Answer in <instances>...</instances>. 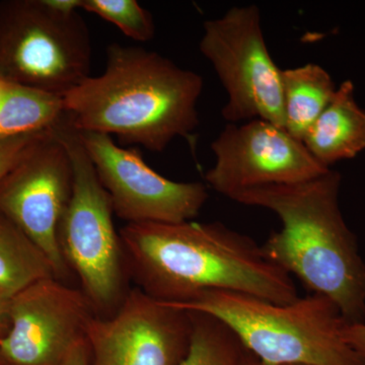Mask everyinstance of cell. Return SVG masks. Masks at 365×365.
<instances>
[{"instance_id": "obj_1", "label": "cell", "mask_w": 365, "mask_h": 365, "mask_svg": "<svg viewBox=\"0 0 365 365\" xmlns=\"http://www.w3.org/2000/svg\"><path fill=\"white\" fill-rule=\"evenodd\" d=\"M128 273L160 302L184 304L208 290L275 304L299 299L289 274L249 235L220 222L126 223L119 232Z\"/></svg>"}, {"instance_id": "obj_2", "label": "cell", "mask_w": 365, "mask_h": 365, "mask_svg": "<svg viewBox=\"0 0 365 365\" xmlns=\"http://www.w3.org/2000/svg\"><path fill=\"white\" fill-rule=\"evenodd\" d=\"M203 88L200 74L158 52L113 43L104 72L64 95V110L74 130L116 136L163 153L199 126Z\"/></svg>"}, {"instance_id": "obj_3", "label": "cell", "mask_w": 365, "mask_h": 365, "mask_svg": "<svg viewBox=\"0 0 365 365\" xmlns=\"http://www.w3.org/2000/svg\"><path fill=\"white\" fill-rule=\"evenodd\" d=\"M340 173L237 192L230 199L269 209L281 228L262 245L269 260L332 300L348 324L365 323V263L339 205Z\"/></svg>"}, {"instance_id": "obj_4", "label": "cell", "mask_w": 365, "mask_h": 365, "mask_svg": "<svg viewBox=\"0 0 365 365\" xmlns=\"http://www.w3.org/2000/svg\"><path fill=\"white\" fill-rule=\"evenodd\" d=\"M170 306L220 319L262 365H364L343 338L347 322L323 295L309 294L281 304L208 290Z\"/></svg>"}, {"instance_id": "obj_5", "label": "cell", "mask_w": 365, "mask_h": 365, "mask_svg": "<svg viewBox=\"0 0 365 365\" xmlns=\"http://www.w3.org/2000/svg\"><path fill=\"white\" fill-rule=\"evenodd\" d=\"M83 0L0 4V79L63 97L90 76V30Z\"/></svg>"}, {"instance_id": "obj_6", "label": "cell", "mask_w": 365, "mask_h": 365, "mask_svg": "<svg viewBox=\"0 0 365 365\" xmlns=\"http://www.w3.org/2000/svg\"><path fill=\"white\" fill-rule=\"evenodd\" d=\"M73 167V188L58 230L62 258L78 276L81 290L98 317L117 311L129 290L128 273L114 211L78 131L67 120L55 128Z\"/></svg>"}, {"instance_id": "obj_7", "label": "cell", "mask_w": 365, "mask_h": 365, "mask_svg": "<svg viewBox=\"0 0 365 365\" xmlns=\"http://www.w3.org/2000/svg\"><path fill=\"white\" fill-rule=\"evenodd\" d=\"M199 48L227 91L223 119H261L284 129L281 69L266 45L258 6L232 7L205 21Z\"/></svg>"}, {"instance_id": "obj_8", "label": "cell", "mask_w": 365, "mask_h": 365, "mask_svg": "<svg viewBox=\"0 0 365 365\" xmlns=\"http://www.w3.org/2000/svg\"><path fill=\"white\" fill-rule=\"evenodd\" d=\"M72 188L71 158L55 129L0 180V215L44 252L57 279L66 283L71 273L60 252L58 230Z\"/></svg>"}, {"instance_id": "obj_9", "label": "cell", "mask_w": 365, "mask_h": 365, "mask_svg": "<svg viewBox=\"0 0 365 365\" xmlns=\"http://www.w3.org/2000/svg\"><path fill=\"white\" fill-rule=\"evenodd\" d=\"M78 133L114 215L127 223L188 222L205 205L204 182L172 181L151 169L138 150L121 148L113 137Z\"/></svg>"}, {"instance_id": "obj_10", "label": "cell", "mask_w": 365, "mask_h": 365, "mask_svg": "<svg viewBox=\"0 0 365 365\" xmlns=\"http://www.w3.org/2000/svg\"><path fill=\"white\" fill-rule=\"evenodd\" d=\"M192 331L191 312L134 288L111 316L91 319L86 334L90 365H180Z\"/></svg>"}, {"instance_id": "obj_11", "label": "cell", "mask_w": 365, "mask_h": 365, "mask_svg": "<svg viewBox=\"0 0 365 365\" xmlns=\"http://www.w3.org/2000/svg\"><path fill=\"white\" fill-rule=\"evenodd\" d=\"M211 150L215 163L205 182L228 198L257 187L307 181L331 170L317 162L302 141L265 120L228 123Z\"/></svg>"}, {"instance_id": "obj_12", "label": "cell", "mask_w": 365, "mask_h": 365, "mask_svg": "<svg viewBox=\"0 0 365 365\" xmlns=\"http://www.w3.org/2000/svg\"><path fill=\"white\" fill-rule=\"evenodd\" d=\"M9 316L0 339L7 365H62L97 314L83 290L50 277L11 297Z\"/></svg>"}, {"instance_id": "obj_13", "label": "cell", "mask_w": 365, "mask_h": 365, "mask_svg": "<svg viewBox=\"0 0 365 365\" xmlns=\"http://www.w3.org/2000/svg\"><path fill=\"white\" fill-rule=\"evenodd\" d=\"M302 143L327 169L340 160H351L365 150V111L355 100L351 81L347 79L337 86Z\"/></svg>"}, {"instance_id": "obj_14", "label": "cell", "mask_w": 365, "mask_h": 365, "mask_svg": "<svg viewBox=\"0 0 365 365\" xmlns=\"http://www.w3.org/2000/svg\"><path fill=\"white\" fill-rule=\"evenodd\" d=\"M284 129L304 140L332 100L337 86L330 73L316 63L281 69Z\"/></svg>"}, {"instance_id": "obj_15", "label": "cell", "mask_w": 365, "mask_h": 365, "mask_svg": "<svg viewBox=\"0 0 365 365\" xmlns=\"http://www.w3.org/2000/svg\"><path fill=\"white\" fill-rule=\"evenodd\" d=\"M66 117L61 96L6 83L0 103V140L51 131Z\"/></svg>"}, {"instance_id": "obj_16", "label": "cell", "mask_w": 365, "mask_h": 365, "mask_svg": "<svg viewBox=\"0 0 365 365\" xmlns=\"http://www.w3.org/2000/svg\"><path fill=\"white\" fill-rule=\"evenodd\" d=\"M50 277L56 275L44 252L0 215V297L11 299L33 283Z\"/></svg>"}, {"instance_id": "obj_17", "label": "cell", "mask_w": 365, "mask_h": 365, "mask_svg": "<svg viewBox=\"0 0 365 365\" xmlns=\"http://www.w3.org/2000/svg\"><path fill=\"white\" fill-rule=\"evenodd\" d=\"M191 312L193 331L180 365H255L256 357L225 324L210 314Z\"/></svg>"}, {"instance_id": "obj_18", "label": "cell", "mask_w": 365, "mask_h": 365, "mask_svg": "<svg viewBox=\"0 0 365 365\" xmlns=\"http://www.w3.org/2000/svg\"><path fill=\"white\" fill-rule=\"evenodd\" d=\"M81 9L109 21L136 42L155 38L153 16L136 0H83Z\"/></svg>"}, {"instance_id": "obj_19", "label": "cell", "mask_w": 365, "mask_h": 365, "mask_svg": "<svg viewBox=\"0 0 365 365\" xmlns=\"http://www.w3.org/2000/svg\"><path fill=\"white\" fill-rule=\"evenodd\" d=\"M52 131V130H51ZM50 131L0 140V180Z\"/></svg>"}, {"instance_id": "obj_20", "label": "cell", "mask_w": 365, "mask_h": 365, "mask_svg": "<svg viewBox=\"0 0 365 365\" xmlns=\"http://www.w3.org/2000/svg\"><path fill=\"white\" fill-rule=\"evenodd\" d=\"M345 342L365 365V323L346 324L342 332Z\"/></svg>"}, {"instance_id": "obj_21", "label": "cell", "mask_w": 365, "mask_h": 365, "mask_svg": "<svg viewBox=\"0 0 365 365\" xmlns=\"http://www.w3.org/2000/svg\"><path fill=\"white\" fill-rule=\"evenodd\" d=\"M62 365H90V351L86 338L73 346Z\"/></svg>"}, {"instance_id": "obj_22", "label": "cell", "mask_w": 365, "mask_h": 365, "mask_svg": "<svg viewBox=\"0 0 365 365\" xmlns=\"http://www.w3.org/2000/svg\"><path fill=\"white\" fill-rule=\"evenodd\" d=\"M9 307H11V299L0 297V339L6 335L11 328Z\"/></svg>"}, {"instance_id": "obj_23", "label": "cell", "mask_w": 365, "mask_h": 365, "mask_svg": "<svg viewBox=\"0 0 365 365\" xmlns=\"http://www.w3.org/2000/svg\"><path fill=\"white\" fill-rule=\"evenodd\" d=\"M6 81L0 79V103H1L2 97H4V88H6Z\"/></svg>"}, {"instance_id": "obj_24", "label": "cell", "mask_w": 365, "mask_h": 365, "mask_svg": "<svg viewBox=\"0 0 365 365\" xmlns=\"http://www.w3.org/2000/svg\"><path fill=\"white\" fill-rule=\"evenodd\" d=\"M0 365H7L4 359H2L1 355H0Z\"/></svg>"}, {"instance_id": "obj_25", "label": "cell", "mask_w": 365, "mask_h": 365, "mask_svg": "<svg viewBox=\"0 0 365 365\" xmlns=\"http://www.w3.org/2000/svg\"><path fill=\"white\" fill-rule=\"evenodd\" d=\"M255 365H262V364H260V362L258 361V360H256V364H255Z\"/></svg>"}]
</instances>
